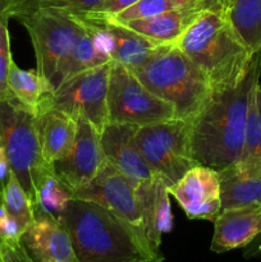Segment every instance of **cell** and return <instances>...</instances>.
I'll use <instances>...</instances> for the list:
<instances>
[{"instance_id": "obj_21", "label": "cell", "mask_w": 261, "mask_h": 262, "mask_svg": "<svg viewBox=\"0 0 261 262\" xmlns=\"http://www.w3.org/2000/svg\"><path fill=\"white\" fill-rule=\"evenodd\" d=\"M228 18L243 42L261 51V0H233Z\"/></svg>"}, {"instance_id": "obj_20", "label": "cell", "mask_w": 261, "mask_h": 262, "mask_svg": "<svg viewBox=\"0 0 261 262\" xmlns=\"http://www.w3.org/2000/svg\"><path fill=\"white\" fill-rule=\"evenodd\" d=\"M257 86L251 94L248 104L242 152L233 165L245 173L261 176V113L257 101Z\"/></svg>"}, {"instance_id": "obj_24", "label": "cell", "mask_w": 261, "mask_h": 262, "mask_svg": "<svg viewBox=\"0 0 261 262\" xmlns=\"http://www.w3.org/2000/svg\"><path fill=\"white\" fill-rule=\"evenodd\" d=\"M73 199V191L56 176L53 168L37 188L35 214H46L58 219Z\"/></svg>"}, {"instance_id": "obj_1", "label": "cell", "mask_w": 261, "mask_h": 262, "mask_svg": "<svg viewBox=\"0 0 261 262\" xmlns=\"http://www.w3.org/2000/svg\"><path fill=\"white\" fill-rule=\"evenodd\" d=\"M261 51L238 86L214 92L191 124V151L199 165L222 170L237 163L243 147L250 97L260 83Z\"/></svg>"}, {"instance_id": "obj_34", "label": "cell", "mask_w": 261, "mask_h": 262, "mask_svg": "<svg viewBox=\"0 0 261 262\" xmlns=\"http://www.w3.org/2000/svg\"><path fill=\"white\" fill-rule=\"evenodd\" d=\"M0 262H4V261H3V257H2V255H0Z\"/></svg>"}, {"instance_id": "obj_16", "label": "cell", "mask_w": 261, "mask_h": 262, "mask_svg": "<svg viewBox=\"0 0 261 262\" xmlns=\"http://www.w3.org/2000/svg\"><path fill=\"white\" fill-rule=\"evenodd\" d=\"M36 129L44 159L53 165L73 147L77 120L60 110H44L36 114Z\"/></svg>"}, {"instance_id": "obj_28", "label": "cell", "mask_w": 261, "mask_h": 262, "mask_svg": "<svg viewBox=\"0 0 261 262\" xmlns=\"http://www.w3.org/2000/svg\"><path fill=\"white\" fill-rule=\"evenodd\" d=\"M0 255L4 262H33L20 241H0Z\"/></svg>"}, {"instance_id": "obj_12", "label": "cell", "mask_w": 261, "mask_h": 262, "mask_svg": "<svg viewBox=\"0 0 261 262\" xmlns=\"http://www.w3.org/2000/svg\"><path fill=\"white\" fill-rule=\"evenodd\" d=\"M169 193L189 219L214 223L222 210L219 173L205 165L189 169L177 183L169 187Z\"/></svg>"}, {"instance_id": "obj_9", "label": "cell", "mask_w": 261, "mask_h": 262, "mask_svg": "<svg viewBox=\"0 0 261 262\" xmlns=\"http://www.w3.org/2000/svg\"><path fill=\"white\" fill-rule=\"evenodd\" d=\"M112 61L72 77L41 99L36 114L56 109L74 119L84 118L101 135L107 124V86ZM35 114V115H36Z\"/></svg>"}, {"instance_id": "obj_5", "label": "cell", "mask_w": 261, "mask_h": 262, "mask_svg": "<svg viewBox=\"0 0 261 262\" xmlns=\"http://www.w3.org/2000/svg\"><path fill=\"white\" fill-rule=\"evenodd\" d=\"M0 137L13 174L35 206L38 186L53 165L42 156L36 115L14 97L0 102Z\"/></svg>"}, {"instance_id": "obj_30", "label": "cell", "mask_w": 261, "mask_h": 262, "mask_svg": "<svg viewBox=\"0 0 261 262\" xmlns=\"http://www.w3.org/2000/svg\"><path fill=\"white\" fill-rule=\"evenodd\" d=\"M197 7L201 12L209 10V12L220 13V14L228 15L233 0H196Z\"/></svg>"}, {"instance_id": "obj_7", "label": "cell", "mask_w": 261, "mask_h": 262, "mask_svg": "<svg viewBox=\"0 0 261 262\" xmlns=\"http://www.w3.org/2000/svg\"><path fill=\"white\" fill-rule=\"evenodd\" d=\"M191 124L181 119L138 127L135 143L156 176L170 187L199 165L191 151Z\"/></svg>"}, {"instance_id": "obj_13", "label": "cell", "mask_w": 261, "mask_h": 262, "mask_svg": "<svg viewBox=\"0 0 261 262\" xmlns=\"http://www.w3.org/2000/svg\"><path fill=\"white\" fill-rule=\"evenodd\" d=\"M20 243L33 262H79L68 232L50 215L35 214Z\"/></svg>"}, {"instance_id": "obj_23", "label": "cell", "mask_w": 261, "mask_h": 262, "mask_svg": "<svg viewBox=\"0 0 261 262\" xmlns=\"http://www.w3.org/2000/svg\"><path fill=\"white\" fill-rule=\"evenodd\" d=\"M102 0H3L0 14L10 18L32 14L38 10H66V12H89L94 10Z\"/></svg>"}, {"instance_id": "obj_4", "label": "cell", "mask_w": 261, "mask_h": 262, "mask_svg": "<svg viewBox=\"0 0 261 262\" xmlns=\"http://www.w3.org/2000/svg\"><path fill=\"white\" fill-rule=\"evenodd\" d=\"M130 71L154 95L174 107L176 119L193 122L214 94L207 77L176 43L163 45L145 64Z\"/></svg>"}, {"instance_id": "obj_11", "label": "cell", "mask_w": 261, "mask_h": 262, "mask_svg": "<svg viewBox=\"0 0 261 262\" xmlns=\"http://www.w3.org/2000/svg\"><path fill=\"white\" fill-rule=\"evenodd\" d=\"M105 160L101 135L84 118H78L73 147L66 158L55 161L53 168L56 176L74 192L97 176Z\"/></svg>"}, {"instance_id": "obj_2", "label": "cell", "mask_w": 261, "mask_h": 262, "mask_svg": "<svg viewBox=\"0 0 261 262\" xmlns=\"http://www.w3.org/2000/svg\"><path fill=\"white\" fill-rule=\"evenodd\" d=\"M58 222L68 232L79 262L164 261L145 235L95 202L73 199Z\"/></svg>"}, {"instance_id": "obj_32", "label": "cell", "mask_w": 261, "mask_h": 262, "mask_svg": "<svg viewBox=\"0 0 261 262\" xmlns=\"http://www.w3.org/2000/svg\"><path fill=\"white\" fill-rule=\"evenodd\" d=\"M176 9L181 12L188 13V14H199L201 10L197 7L196 0H169Z\"/></svg>"}, {"instance_id": "obj_27", "label": "cell", "mask_w": 261, "mask_h": 262, "mask_svg": "<svg viewBox=\"0 0 261 262\" xmlns=\"http://www.w3.org/2000/svg\"><path fill=\"white\" fill-rule=\"evenodd\" d=\"M8 18L0 14V102L13 97L8 87V73L12 63L10 37L8 30Z\"/></svg>"}, {"instance_id": "obj_17", "label": "cell", "mask_w": 261, "mask_h": 262, "mask_svg": "<svg viewBox=\"0 0 261 262\" xmlns=\"http://www.w3.org/2000/svg\"><path fill=\"white\" fill-rule=\"evenodd\" d=\"M89 14L99 18L104 23L110 37L112 45V61L123 64L127 68L135 69L145 64L159 49L166 43H158L140 33L135 32L125 26L114 23L101 15L87 12Z\"/></svg>"}, {"instance_id": "obj_6", "label": "cell", "mask_w": 261, "mask_h": 262, "mask_svg": "<svg viewBox=\"0 0 261 262\" xmlns=\"http://www.w3.org/2000/svg\"><path fill=\"white\" fill-rule=\"evenodd\" d=\"M17 20L30 35L37 63L36 71L51 94L61 64L84 31L83 20L73 12L53 9L22 15Z\"/></svg>"}, {"instance_id": "obj_33", "label": "cell", "mask_w": 261, "mask_h": 262, "mask_svg": "<svg viewBox=\"0 0 261 262\" xmlns=\"http://www.w3.org/2000/svg\"><path fill=\"white\" fill-rule=\"evenodd\" d=\"M257 101H258V107H260L261 113V84L257 86Z\"/></svg>"}, {"instance_id": "obj_35", "label": "cell", "mask_w": 261, "mask_h": 262, "mask_svg": "<svg viewBox=\"0 0 261 262\" xmlns=\"http://www.w3.org/2000/svg\"><path fill=\"white\" fill-rule=\"evenodd\" d=\"M155 262H160V261H155Z\"/></svg>"}, {"instance_id": "obj_8", "label": "cell", "mask_w": 261, "mask_h": 262, "mask_svg": "<svg viewBox=\"0 0 261 262\" xmlns=\"http://www.w3.org/2000/svg\"><path fill=\"white\" fill-rule=\"evenodd\" d=\"M107 123L147 125L176 119L174 107L143 86L129 68L112 61L107 86Z\"/></svg>"}, {"instance_id": "obj_31", "label": "cell", "mask_w": 261, "mask_h": 262, "mask_svg": "<svg viewBox=\"0 0 261 262\" xmlns=\"http://www.w3.org/2000/svg\"><path fill=\"white\" fill-rule=\"evenodd\" d=\"M10 174H12V169H10L9 160H8L7 152H5L4 143L0 137V204H2L3 191H4L8 181H9Z\"/></svg>"}, {"instance_id": "obj_26", "label": "cell", "mask_w": 261, "mask_h": 262, "mask_svg": "<svg viewBox=\"0 0 261 262\" xmlns=\"http://www.w3.org/2000/svg\"><path fill=\"white\" fill-rule=\"evenodd\" d=\"M171 9H176V8L169 0H138L117 14L101 15V17L106 18L114 23H127L130 20L146 19V18L154 17V15ZM94 14H96V13H94Z\"/></svg>"}, {"instance_id": "obj_3", "label": "cell", "mask_w": 261, "mask_h": 262, "mask_svg": "<svg viewBox=\"0 0 261 262\" xmlns=\"http://www.w3.org/2000/svg\"><path fill=\"white\" fill-rule=\"evenodd\" d=\"M174 43L207 77L214 92L238 86L256 54L228 15L209 10L200 13Z\"/></svg>"}, {"instance_id": "obj_10", "label": "cell", "mask_w": 261, "mask_h": 262, "mask_svg": "<svg viewBox=\"0 0 261 262\" xmlns=\"http://www.w3.org/2000/svg\"><path fill=\"white\" fill-rule=\"evenodd\" d=\"M137 186L138 182L129 178L106 159L97 176L86 186L74 191L73 196L105 207L146 237L138 209Z\"/></svg>"}, {"instance_id": "obj_14", "label": "cell", "mask_w": 261, "mask_h": 262, "mask_svg": "<svg viewBox=\"0 0 261 262\" xmlns=\"http://www.w3.org/2000/svg\"><path fill=\"white\" fill-rule=\"evenodd\" d=\"M169 196V187L160 176L141 182L137 186L138 209L142 217L143 230L150 246L159 253L161 234L170 233L174 225Z\"/></svg>"}, {"instance_id": "obj_19", "label": "cell", "mask_w": 261, "mask_h": 262, "mask_svg": "<svg viewBox=\"0 0 261 262\" xmlns=\"http://www.w3.org/2000/svg\"><path fill=\"white\" fill-rule=\"evenodd\" d=\"M217 173L222 210L255 202L261 204V176L241 171L233 164Z\"/></svg>"}, {"instance_id": "obj_18", "label": "cell", "mask_w": 261, "mask_h": 262, "mask_svg": "<svg viewBox=\"0 0 261 262\" xmlns=\"http://www.w3.org/2000/svg\"><path fill=\"white\" fill-rule=\"evenodd\" d=\"M199 14H188L178 9H171L146 19L130 20L119 25L158 43H174Z\"/></svg>"}, {"instance_id": "obj_25", "label": "cell", "mask_w": 261, "mask_h": 262, "mask_svg": "<svg viewBox=\"0 0 261 262\" xmlns=\"http://www.w3.org/2000/svg\"><path fill=\"white\" fill-rule=\"evenodd\" d=\"M2 204L8 214L18 223L22 232L25 233V230L35 219V206L13 171L3 191Z\"/></svg>"}, {"instance_id": "obj_15", "label": "cell", "mask_w": 261, "mask_h": 262, "mask_svg": "<svg viewBox=\"0 0 261 262\" xmlns=\"http://www.w3.org/2000/svg\"><path fill=\"white\" fill-rule=\"evenodd\" d=\"M140 125L107 123L101 132L105 156L133 181L146 182L156 177L135 143L136 130Z\"/></svg>"}, {"instance_id": "obj_29", "label": "cell", "mask_w": 261, "mask_h": 262, "mask_svg": "<svg viewBox=\"0 0 261 262\" xmlns=\"http://www.w3.org/2000/svg\"><path fill=\"white\" fill-rule=\"evenodd\" d=\"M136 2L138 0H102L94 10H89V12L100 15H114Z\"/></svg>"}, {"instance_id": "obj_22", "label": "cell", "mask_w": 261, "mask_h": 262, "mask_svg": "<svg viewBox=\"0 0 261 262\" xmlns=\"http://www.w3.org/2000/svg\"><path fill=\"white\" fill-rule=\"evenodd\" d=\"M8 87L13 97L26 107H28L33 114L37 112L42 96L49 94L46 83L36 69L26 71V69L19 68L14 63V60L10 63L9 73H8Z\"/></svg>"}]
</instances>
